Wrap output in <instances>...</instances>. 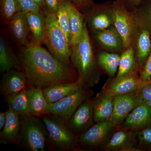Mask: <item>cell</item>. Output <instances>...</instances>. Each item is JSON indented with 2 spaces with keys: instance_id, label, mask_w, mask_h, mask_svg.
Masks as SVG:
<instances>
[{
  "instance_id": "cell-1",
  "label": "cell",
  "mask_w": 151,
  "mask_h": 151,
  "mask_svg": "<svg viewBox=\"0 0 151 151\" xmlns=\"http://www.w3.org/2000/svg\"><path fill=\"white\" fill-rule=\"evenodd\" d=\"M19 58L27 78L28 87L34 86L43 89L78 79L75 68L63 65L41 45L31 43L23 47Z\"/></svg>"
},
{
  "instance_id": "cell-2",
  "label": "cell",
  "mask_w": 151,
  "mask_h": 151,
  "mask_svg": "<svg viewBox=\"0 0 151 151\" xmlns=\"http://www.w3.org/2000/svg\"><path fill=\"white\" fill-rule=\"evenodd\" d=\"M70 60L78 74V79L84 86L91 88L98 84L100 79L97 60L85 22L82 34L71 47Z\"/></svg>"
},
{
  "instance_id": "cell-3",
  "label": "cell",
  "mask_w": 151,
  "mask_h": 151,
  "mask_svg": "<svg viewBox=\"0 0 151 151\" xmlns=\"http://www.w3.org/2000/svg\"><path fill=\"white\" fill-rule=\"evenodd\" d=\"M48 132L47 149L54 151H80L78 144V137L71 132L66 122L52 114L40 117Z\"/></svg>"
},
{
  "instance_id": "cell-4",
  "label": "cell",
  "mask_w": 151,
  "mask_h": 151,
  "mask_svg": "<svg viewBox=\"0 0 151 151\" xmlns=\"http://www.w3.org/2000/svg\"><path fill=\"white\" fill-rule=\"evenodd\" d=\"M21 128L16 146L24 151H45L47 149L48 132L40 117L20 116Z\"/></svg>"
},
{
  "instance_id": "cell-5",
  "label": "cell",
  "mask_w": 151,
  "mask_h": 151,
  "mask_svg": "<svg viewBox=\"0 0 151 151\" xmlns=\"http://www.w3.org/2000/svg\"><path fill=\"white\" fill-rule=\"evenodd\" d=\"M43 12L46 24L44 43L50 52L60 63L67 67L73 68L70 60L71 47L58 24L55 14L47 10Z\"/></svg>"
},
{
  "instance_id": "cell-6",
  "label": "cell",
  "mask_w": 151,
  "mask_h": 151,
  "mask_svg": "<svg viewBox=\"0 0 151 151\" xmlns=\"http://www.w3.org/2000/svg\"><path fill=\"white\" fill-rule=\"evenodd\" d=\"M116 128L110 120L95 123L78 137V144L80 151L101 149Z\"/></svg>"
},
{
  "instance_id": "cell-7",
  "label": "cell",
  "mask_w": 151,
  "mask_h": 151,
  "mask_svg": "<svg viewBox=\"0 0 151 151\" xmlns=\"http://www.w3.org/2000/svg\"><path fill=\"white\" fill-rule=\"evenodd\" d=\"M93 92L90 88L84 87L55 103H48L50 114L67 122L82 103L92 98Z\"/></svg>"
},
{
  "instance_id": "cell-8",
  "label": "cell",
  "mask_w": 151,
  "mask_h": 151,
  "mask_svg": "<svg viewBox=\"0 0 151 151\" xmlns=\"http://www.w3.org/2000/svg\"><path fill=\"white\" fill-rule=\"evenodd\" d=\"M116 129L101 150L107 151H141L138 145L137 132L121 127H116Z\"/></svg>"
},
{
  "instance_id": "cell-9",
  "label": "cell",
  "mask_w": 151,
  "mask_h": 151,
  "mask_svg": "<svg viewBox=\"0 0 151 151\" xmlns=\"http://www.w3.org/2000/svg\"><path fill=\"white\" fill-rule=\"evenodd\" d=\"M92 97L82 103L66 122L71 132L78 137L94 125Z\"/></svg>"
},
{
  "instance_id": "cell-10",
  "label": "cell",
  "mask_w": 151,
  "mask_h": 151,
  "mask_svg": "<svg viewBox=\"0 0 151 151\" xmlns=\"http://www.w3.org/2000/svg\"><path fill=\"white\" fill-rule=\"evenodd\" d=\"M138 91L114 96L113 113L110 121L115 127L121 126L131 112L142 103Z\"/></svg>"
},
{
  "instance_id": "cell-11",
  "label": "cell",
  "mask_w": 151,
  "mask_h": 151,
  "mask_svg": "<svg viewBox=\"0 0 151 151\" xmlns=\"http://www.w3.org/2000/svg\"><path fill=\"white\" fill-rule=\"evenodd\" d=\"M144 84L141 81L137 68L122 77H115L108 80L103 89L114 97L137 91Z\"/></svg>"
},
{
  "instance_id": "cell-12",
  "label": "cell",
  "mask_w": 151,
  "mask_h": 151,
  "mask_svg": "<svg viewBox=\"0 0 151 151\" xmlns=\"http://www.w3.org/2000/svg\"><path fill=\"white\" fill-rule=\"evenodd\" d=\"M112 18L114 27L121 35L124 48L130 47L135 28L134 19L130 14L119 5L112 9Z\"/></svg>"
},
{
  "instance_id": "cell-13",
  "label": "cell",
  "mask_w": 151,
  "mask_h": 151,
  "mask_svg": "<svg viewBox=\"0 0 151 151\" xmlns=\"http://www.w3.org/2000/svg\"><path fill=\"white\" fill-rule=\"evenodd\" d=\"M26 75L22 70L12 69L2 74L0 93L4 97L17 94L28 88Z\"/></svg>"
},
{
  "instance_id": "cell-14",
  "label": "cell",
  "mask_w": 151,
  "mask_h": 151,
  "mask_svg": "<svg viewBox=\"0 0 151 151\" xmlns=\"http://www.w3.org/2000/svg\"><path fill=\"white\" fill-rule=\"evenodd\" d=\"M120 127L135 132L151 127V108L145 103L139 104Z\"/></svg>"
},
{
  "instance_id": "cell-15",
  "label": "cell",
  "mask_w": 151,
  "mask_h": 151,
  "mask_svg": "<svg viewBox=\"0 0 151 151\" xmlns=\"http://www.w3.org/2000/svg\"><path fill=\"white\" fill-rule=\"evenodd\" d=\"M94 122L110 120L113 114L114 97L104 89L92 98Z\"/></svg>"
},
{
  "instance_id": "cell-16",
  "label": "cell",
  "mask_w": 151,
  "mask_h": 151,
  "mask_svg": "<svg viewBox=\"0 0 151 151\" xmlns=\"http://www.w3.org/2000/svg\"><path fill=\"white\" fill-rule=\"evenodd\" d=\"M8 25L11 35L18 45L25 47L31 43L28 39L30 32L26 13L22 11L19 12Z\"/></svg>"
},
{
  "instance_id": "cell-17",
  "label": "cell",
  "mask_w": 151,
  "mask_h": 151,
  "mask_svg": "<svg viewBox=\"0 0 151 151\" xmlns=\"http://www.w3.org/2000/svg\"><path fill=\"white\" fill-rule=\"evenodd\" d=\"M27 94L29 116L40 117L50 114L43 89L29 86L27 89Z\"/></svg>"
},
{
  "instance_id": "cell-18",
  "label": "cell",
  "mask_w": 151,
  "mask_h": 151,
  "mask_svg": "<svg viewBox=\"0 0 151 151\" xmlns=\"http://www.w3.org/2000/svg\"><path fill=\"white\" fill-rule=\"evenodd\" d=\"M84 86L83 82L78 79L74 82L54 84L43 89V92L47 103H53L62 100Z\"/></svg>"
},
{
  "instance_id": "cell-19",
  "label": "cell",
  "mask_w": 151,
  "mask_h": 151,
  "mask_svg": "<svg viewBox=\"0 0 151 151\" xmlns=\"http://www.w3.org/2000/svg\"><path fill=\"white\" fill-rule=\"evenodd\" d=\"M12 69L22 70L21 62L14 53L6 37L2 33L0 37V71L2 74Z\"/></svg>"
},
{
  "instance_id": "cell-20",
  "label": "cell",
  "mask_w": 151,
  "mask_h": 151,
  "mask_svg": "<svg viewBox=\"0 0 151 151\" xmlns=\"http://www.w3.org/2000/svg\"><path fill=\"white\" fill-rule=\"evenodd\" d=\"M6 121L0 133V144L16 145L21 128L20 116L8 109L6 111Z\"/></svg>"
},
{
  "instance_id": "cell-21",
  "label": "cell",
  "mask_w": 151,
  "mask_h": 151,
  "mask_svg": "<svg viewBox=\"0 0 151 151\" xmlns=\"http://www.w3.org/2000/svg\"><path fill=\"white\" fill-rule=\"evenodd\" d=\"M29 32L33 41L31 43L41 45L44 42L46 32V24L43 12L26 14Z\"/></svg>"
},
{
  "instance_id": "cell-22",
  "label": "cell",
  "mask_w": 151,
  "mask_h": 151,
  "mask_svg": "<svg viewBox=\"0 0 151 151\" xmlns=\"http://www.w3.org/2000/svg\"><path fill=\"white\" fill-rule=\"evenodd\" d=\"M67 9L69 16L71 42L70 47L75 43L82 34L84 24L83 16L78 10L76 6L69 0H63Z\"/></svg>"
},
{
  "instance_id": "cell-23",
  "label": "cell",
  "mask_w": 151,
  "mask_h": 151,
  "mask_svg": "<svg viewBox=\"0 0 151 151\" xmlns=\"http://www.w3.org/2000/svg\"><path fill=\"white\" fill-rule=\"evenodd\" d=\"M96 38L102 46L111 51H121L124 48L123 40L114 27L97 31Z\"/></svg>"
},
{
  "instance_id": "cell-24",
  "label": "cell",
  "mask_w": 151,
  "mask_h": 151,
  "mask_svg": "<svg viewBox=\"0 0 151 151\" xmlns=\"http://www.w3.org/2000/svg\"><path fill=\"white\" fill-rule=\"evenodd\" d=\"M27 89L17 94L4 97L9 109L20 116H29L27 94Z\"/></svg>"
},
{
  "instance_id": "cell-25",
  "label": "cell",
  "mask_w": 151,
  "mask_h": 151,
  "mask_svg": "<svg viewBox=\"0 0 151 151\" xmlns=\"http://www.w3.org/2000/svg\"><path fill=\"white\" fill-rule=\"evenodd\" d=\"M120 55L116 53L101 52L97 57V62L99 67L102 68L110 77H114L118 72Z\"/></svg>"
},
{
  "instance_id": "cell-26",
  "label": "cell",
  "mask_w": 151,
  "mask_h": 151,
  "mask_svg": "<svg viewBox=\"0 0 151 151\" xmlns=\"http://www.w3.org/2000/svg\"><path fill=\"white\" fill-rule=\"evenodd\" d=\"M151 52V40L150 32L147 29H143L138 37L136 55L138 63L142 67L145 64Z\"/></svg>"
},
{
  "instance_id": "cell-27",
  "label": "cell",
  "mask_w": 151,
  "mask_h": 151,
  "mask_svg": "<svg viewBox=\"0 0 151 151\" xmlns=\"http://www.w3.org/2000/svg\"><path fill=\"white\" fill-rule=\"evenodd\" d=\"M134 50L132 47L126 49L120 55V62L116 78H119L127 75L137 68Z\"/></svg>"
},
{
  "instance_id": "cell-28",
  "label": "cell",
  "mask_w": 151,
  "mask_h": 151,
  "mask_svg": "<svg viewBox=\"0 0 151 151\" xmlns=\"http://www.w3.org/2000/svg\"><path fill=\"white\" fill-rule=\"evenodd\" d=\"M57 20L60 28L66 37L70 47L71 33L68 12L63 0H60V4L57 12L55 14Z\"/></svg>"
},
{
  "instance_id": "cell-29",
  "label": "cell",
  "mask_w": 151,
  "mask_h": 151,
  "mask_svg": "<svg viewBox=\"0 0 151 151\" xmlns=\"http://www.w3.org/2000/svg\"><path fill=\"white\" fill-rule=\"evenodd\" d=\"M1 14L2 22L8 24L17 13L21 12L17 0H1Z\"/></svg>"
},
{
  "instance_id": "cell-30",
  "label": "cell",
  "mask_w": 151,
  "mask_h": 151,
  "mask_svg": "<svg viewBox=\"0 0 151 151\" xmlns=\"http://www.w3.org/2000/svg\"><path fill=\"white\" fill-rule=\"evenodd\" d=\"M113 19L107 14H96L91 18L90 24L92 29L96 31H100L108 29L113 23Z\"/></svg>"
},
{
  "instance_id": "cell-31",
  "label": "cell",
  "mask_w": 151,
  "mask_h": 151,
  "mask_svg": "<svg viewBox=\"0 0 151 151\" xmlns=\"http://www.w3.org/2000/svg\"><path fill=\"white\" fill-rule=\"evenodd\" d=\"M139 147L151 148V127L141 130L137 133Z\"/></svg>"
},
{
  "instance_id": "cell-32",
  "label": "cell",
  "mask_w": 151,
  "mask_h": 151,
  "mask_svg": "<svg viewBox=\"0 0 151 151\" xmlns=\"http://www.w3.org/2000/svg\"><path fill=\"white\" fill-rule=\"evenodd\" d=\"M21 10L25 13L43 12L32 0H17Z\"/></svg>"
},
{
  "instance_id": "cell-33",
  "label": "cell",
  "mask_w": 151,
  "mask_h": 151,
  "mask_svg": "<svg viewBox=\"0 0 151 151\" xmlns=\"http://www.w3.org/2000/svg\"><path fill=\"white\" fill-rule=\"evenodd\" d=\"M140 77L143 83L151 81V52L145 64L141 70Z\"/></svg>"
},
{
  "instance_id": "cell-34",
  "label": "cell",
  "mask_w": 151,
  "mask_h": 151,
  "mask_svg": "<svg viewBox=\"0 0 151 151\" xmlns=\"http://www.w3.org/2000/svg\"><path fill=\"white\" fill-rule=\"evenodd\" d=\"M138 95L142 103L151 100V81L144 83L138 90Z\"/></svg>"
},
{
  "instance_id": "cell-35",
  "label": "cell",
  "mask_w": 151,
  "mask_h": 151,
  "mask_svg": "<svg viewBox=\"0 0 151 151\" xmlns=\"http://www.w3.org/2000/svg\"><path fill=\"white\" fill-rule=\"evenodd\" d=\"M47 11L55 14L59 8L60 0H45Z\"/></svg>"
},
{
  "instance_id": "cell-36",
  "label": "cell",
  "mask_w": 151,
  "mask_h": 151,
  "mask_svg": "<svg viewBox=\"0 0 151 151\" xmlns=\"http://www.w3.org/2000/svg\"><path fill=\"white\" fill-rule=\"evenodd\" d=\"M69 1L72 3L76 6H83L89 4L91 2V0H69Z\"/></svg>"
},
{
  "instance_id": "cell-37",
  "label": "cell",
  "mask_w": 151,
  "mask_h": 151,
  "mask_svg": "<svg viewBox=\"0 0 151 151\" xmlns=\"http://www.w3.org/2000/svg\"><path fill=\"white\" fill-rule=\"evenodd\" d=\"M6 121V112H1L0 113V131L2 130L5 125Z\"/></svg>"
},
{
  "instance_id": "cell-38",
  "label": "cell",
  "mask_w": 151,
  "mask_h": 151,
  "mask_svg": "<svg viewBox=\"0 0 151 151\" xmlns=\"http://www.w3.org/2000/svg\"><path fill=\"white\" fill-rule=\"evenodd\" d=\"M43 11V9L46 7L45 0H32Z\"/></svg>"
},
{
  "instance_id": "cell-39",
  "label": "cell",
  "mask_w": 151,
  "mask_h": 151,
  "mask_svg": "<svg viewBox=\"0 0 151 151\" xmlns=\"http://www.w3.org/2000/svg\"><path fill=\"white\" fill-rule=\"evenodd\" d=\"M145 103L146 104H147V105L151 108V100L147 101V102H145Z\"/></svg>"
},
{
  "instance_id": "cell-40",
  "label": "cell",
  "mask_w": 151,
  "mask_h": 151,
  "mask_svg": "<svg viewBox=\"0 0 151 151\" xmlns=\"http://www.w3.org/2000/svg\"><path fill=\"white\" fill-rule=\"evenodd\" d=\"M134 1L135 2L138 3L141 0H134Z\"/></svg>"
}]
</instances>
